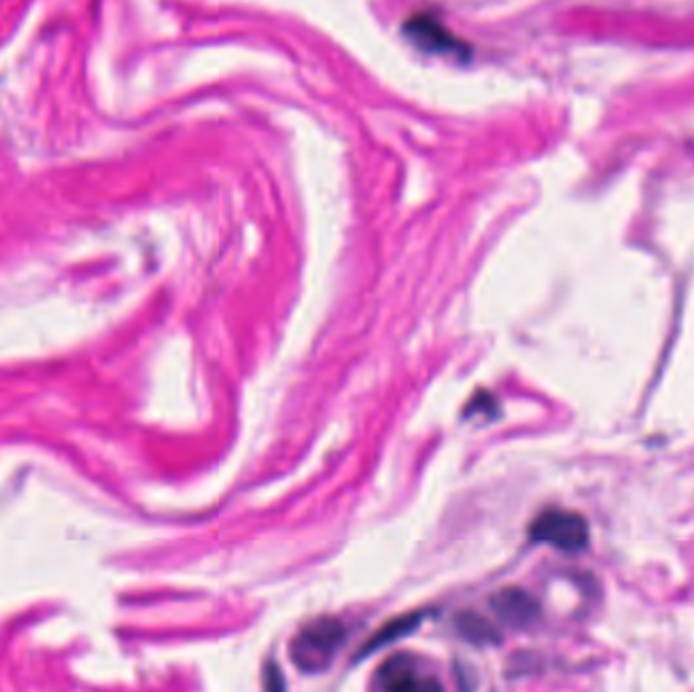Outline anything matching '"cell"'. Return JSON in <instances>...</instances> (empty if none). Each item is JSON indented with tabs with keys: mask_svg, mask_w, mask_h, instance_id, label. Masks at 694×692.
Listing matches in <instances>:
<instances>
[{
	"mask_svg": "<svg viewBox=\"0 0 694 692\" xmlns=\"http://www.w3.org/2000/svg\"><path fill=\"white\" fill-rule=\"evenodd\" d=\"M422 618H424L422 614H409V616L392 619L390 623H386L385 628L374 636L370 642L366 643V648H361V654H372V652L385 648L388 643L409 636V633H412L421 626Z\"/></svg>",
	"mask_w": 694,
	"mask_h": 692,
	"instance_id": "cell-6",
	"label": "cell"
},
{
	"mask_svg": "<svg viewBox=\"0 0 694 692\" xmlns=\"http://www.w3.org/2000/svg\"><path fill=\"white\" fill-rule=\"evenodd\" d=\"M378 686H382L386 691H431V689H441V684L433 679H427L421 672L419 664L414 662V658L407 654H398L390 660H386L385 664L376 674Z\"/></svg>",
	"mask_w": 694,
	"mask_h": 692,
	"instance_id": "cell-4",
	"label": "cell"
},
{
	"mask_svg": "<svg viewBox=\"0 0 694 692\" xmlns=\"http://www.w3.org/2000/svg\"><path fill=\"white\" fill-rule=\"evenodd\" d=\"M346 636L341 621L334 618L315 619L293 638V662L305 672H322L334 662L346 642Z\"/></svg>",
	"mask_w": 694,
	"mask_h": 692,
	"instance_id": "cell-1",
	"label": "cell"
},
{
	"mask_svg": "<svg viewBox=\"0 0 694 692\" xmlns=\"http://www.w3.org/2000/svg\"><path fill=\"white\" fill-rule=\"evenodd\" d=\"M458 628L461 631L463 638H467L473 643H494L500 640L496 630L480 616H473V614H463L458 619Z\"/></svg>",
	"mask_w": 694,
	"mask_h": 692,
	"instance_id": "cell-7",
	"label": "cell"
},
{
	"mask_svg": "<svg viewBox=\"0 0 694 692\" xmlns=\"http://www.w3.org/2000/svg\"><path fill=\"white\" fill-rule=\"evenodd\" d=\"M530 536L536 543L550 544L558 551L579 553L589 543V526L577 512L546 510L534 520Z\"/></svg>",
	"mask_w": 694,
	"mask_h": 692,
	"instance_id": "cell-2",
	"label": "cell"
},
{
	"mask_svg": "<svg viewBox=\"0 0 694 692\" xmlns=\"http://www.w3.org/2000/svg\"><path fill=\"white\" fill-rule=\"evenodd\" d=\"M492 607L497 618L506 621L514 628H526L534 619L538 618V604L536 599L522 591L518 587L502 589L492 597Z\"/></svg>",
	"mask_w": 694,
	"mask_h": 692,
	"instance_id": "cell-5",
	"label": "cell"
},
{
	"mask_svg": "<svg viewBox=\"0 0 694 692\" xmlns=\"http://www.w3.org/2000/svg\"><path fill=\"white\" fill-rule=\"evenodd\" d=\"M404 35L417 50L431 55H455L461 60L470 53V48L431 13L410 17L404 23Z\"/></svg>",
	"mask_w": 694,
	"mask_h": 692,
	"instance_id": "cell-3",
	"label": "cell"
},
{
	"mask_svg": "<svg viewBox=\"0 0 694 692\" xmlns=\"http://www.w3.org/2000/svg\"><path fill=\"white\" fill-rule=\"evenodd\" d=\"M264 686L271 689V691H281L285 689V679L281 674V670L276 668V664H269L264 670Z\"/></svg>",
	"mask_w": 694,
	"mask_h": 692,
	"instance_id": "cell-8",
	"label": "cell"
}]
</instances>
